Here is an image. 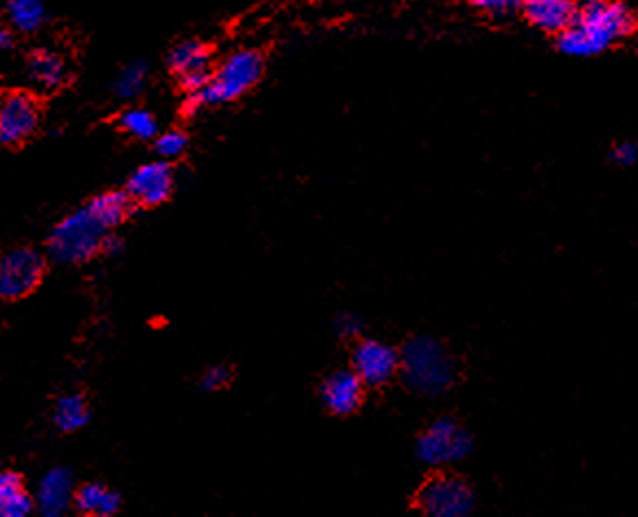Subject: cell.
Masks as SVG:
<instances>
[{"label": "cell", "instance_id": "obj_18", "mask_svg": "<svg viewBox=\"0 0 638 517\" xmlns=\"http://www.w3.org/2000/svg\"><path fill=\"white\" fill-rule=\"evenodd\" d=\"M75 506L84 515H99V517H110L118 510L121 500L114 491L105 489L103 484L88 482L75 491Z\"/></svg>", "mask_w": 638, "mask_h": 517}, {"label": "cell", "instance_id": "obj_25", "mask_svg": "<svg viewBox=\"0 0 638 517\" xmlns=\"http://www.w3.org/2000/svg\"><path fill=\"white\" fill-rule=\"evenodd\" d=\"M336 331L340 338H358L360 331H362V320L351 314V312H345V314H338L336 316V323H334Z\"/></svg>", "mask_w": 638, "mask_h": 517}, {"label": "cell", "instance_id": "obj_21", "mask_svg": "<svg viewBox=\"0 0 638 517\" xmlns=\"http://www.w3.org/2000/svg\"><path fill=\"white\" fill-rule=\"evenodd\" d=\"M118 123L123 127V133H127L139 141H152L159 137V123H157L154 114L148 110H141V108L125 110L121 114Z\"/></svg>", "mask_w": 638, "mask_h": 517}, {"label": "cell", "instance_id": "obj_17", "mask_svg": "<svg viewBox=\"0 0 638 517\" xmlns=\"http://www.w3.org/2000/svg\"><path fill=\"white\" fill-rule=\"evenodd\" d=\"M133 202L135 200L127 191L125 193L123 191H108V193L92 198L86 206L108 230H112L127 217V213H130Z\"/></svg>", "mask_w": 638, "mask_h": 517}, {"label": "cell", "instance_id": "obj_22", "mask_svg": "<svg viewBox=\"0 0 638 517\" xmlns=\"http://www.w3.org/2000/svg\"><path fill=\"white\" fill-rule=\"evenodd\" d=\"M146 81H148V64L141 60L133 62L118 73V77L114 81V92L121 99H135L146 88Z\"/></svg>", "mask_w": 638, "mask_h": 517}, {"label": "cell", "instance_id": "obj_24", "mask_svg": "<svg viewBox=\"0 0 638 517\" xmlns=\"http://www.w3.org/2000/svg\"><path fill=\"white\" fill-rule=\"evenodd\" d=\"M474 5L493 18H506L516 12H523L525 0H474Z\"/></svg>", "mask_w": 638, "mask_h": 517}, {"label": "cell", "instance_id": "obj_12", "mask_svg": "<svg viewBox=\"0 0 638 517\" xmlns=\"http://www.w3.org/2000/svg\"><path fill=\"white\" fill-rule=\"evenodd\" d=\"M75 504V482L73 474L64 467L47 471L36 491V506L47 517H60Z\"/></svg>", "mask_w": 638, "mask_h": 517}, {"label": "cell", "instance_id": "obj_11", "mask_svg": "<svg viewBox=\"0 0 638 517\" xmlns=\"http://www.w3.org/2000/svg\"><path fill=\"white\" fill-rule=\"evenodd\" d=\"M174 189V172L170 161H157L139 167L127 180V193L141 206L163 204Z\"/></svg>", "mask_w": 638, "mask_h": 517}, {"label": "cell", "instance_id": "obj_15", "mask_svg": "<svg viewBox=\"0 0 638 517\" xmlns=\"http://www.w3.org/2000/svg\"><path fill=\"white\" fill-rule=\"evenodd\" d=\"M29 77L42 90H58L66 81V64L64 60L47 49H38L27 60Z\"/></svg>", "mask_w": 638, "mask_h": 517}, {"label": "cell", "instance_id": "obj_10", "mask_svg": "<svg viewBox=\"0 0 638 517\" xmlns=\"http://www.w3.org/2000/svg\"><path fill=\"white\" fill-rule=\"evenodd\" d=\"M170 68L178 75L187 94L202 90L211 81V51L198 40L180 42L172 49L167 58Z\"/></svg>", "mask_w": 638, "mask_h": 517}, {"label": "cell", "instance_id": "obj_29", "mask_svg": "<svg viewBox=\"0 0 638 517\" xmlns=\"http://www.w3.org/2000/svg\"><path fill=\"white\" fill-rule=\"evenodd\" d=\"M14 47V36H12V31L10 29H3L0 31V49L3 51H10Z\"/></svg>", "mask_w": 638, "mask_h": 517}, {"label": "cell", "instance_id": "obj_16", "mask_svg": "<svg viewBox=\"0 0 638 517\" xmlns=\"http://www.w3.org/2000/svg\"><path fill=\"white\" fill-rule=\"evenodd\" d=\"M34 506L36 500L29 497L16 471L0 474V513L3 517H27Z\"/></svg>", "mask_w": 638, "mask_h": 517}, {"label": "cell", "instance_id": "obj_3", "mask_svg": "<svg viewBox=\"0 0 638 517\" xmlns=\"http://www.w3.org/2000/svg\"><path fill=\"white\" fill-rule=\"evenodd\" d=\"M262 73L264 60L258 51H237L228 55L202 90L187 94L185 114H196L200 108L239 99L262 79Z\"/></svg>", "mask_w": 638, "mask_h": 517}, {"label": "cell", "instance_id": "obj_7", "mask_svg": "<svg viewBox=\"0 0 638 517\" xmlns=\"http://www.w3.org/2000/svg\"><path fill=\"white\" fill-rule=\"evenodd\" d=\"M417 506L433 517H465L472 513L474 493L461 478L439 476L420 491Z\"/></svg>", "mask_w": 638, "mask_h": 517}, {"label": "cell", "instance_id": "obj_5", "mask_svg": "<svg viewBox=\"0 0 638 517\" xmlns=\"http://www.w3.org/2000/svg\"><path fill=\"white\" fill-rule=\"evenodd\" d=\"M472 450L470 434L452 419H437L417 441V456L430 467L465 458Z\"/></svg>", "mask_w": 638, "mask_h": 517}, {"label": "cell", "instance_id": "obj_1", "mask_svg": "<svg viewBox=\"0 0 638 517\" xmlns=\"http://www.w3.org/2000/svg\"><path fill=\"white\" fill-rule=\"evenodd\" d=\"M634 29L631 10L621 0H579L573 25L558 36V49L571 58H592Z\"/></svg>", "mask_w": 638, "mask_h": 517}, {"label": "cell", "instance_id": "obj_26", "mask_svg": "<svg viewBox=\"0 0 638 517\" xmlns=\"http://www.w3.org/2000/svg\"><path fill=\"white\" fill-rule=\"evenodd\" d=\"M230 379V370L222 364L217 366H211L204 377H202V388H207V391H220V388H224Z\"/></svg>", "mask_w": 638, "mask_h": 517}, {"label": "cell", "instance_id": "obj_4", "mask_svg": "<svg viewBox=\"0 0 638 517\" xmlns=\"http://www.w3.org/2000/svg\"><path fill=\"white\" fill-rule=\"evenodd\" d=\"M108 228L88 211V206L58 222L47 239V252L55 264H84L101 252Z\"/></svg>", "mask_w": 638, "mask_h": 517}, {"label": "cell", "instance_id": "obj_2", "mask_svg": "<svg viewBox=\"0 0 638 517\" xmlns=\"http://www.w3.org/2000/svg\"><path fill=\"white\" fill-rule=\"evenodd\" d=\"M400 373L411 391L420 395H443L454 383L456 366L441 342L413 338L400 351Z\"/></svg>", "mask_w": 638, "mask_h": 517}, {"label": "cell", "instance_id": "obj_8", "mask_svg": "<svg viewBox=\"0 0 638 517\" xmlns=\"http://www.w3.org/2000/svg\"><path fill=\"white\" fill-rule=\"evenodd\" d=\"M40 123V108L27 92H12L0 105V141L3 146H18L27 141Z\"/></svg>", "mask_w": 638, "mask_h": 517}, {"label": "cell", "instance_id": "obj_9", "mask_svg": "<svg viewBox=\"0 0 638 517\" xmlns=\"http://www.w3.org/2000/svg\"><path fill=\"white\" fill-rule=\"evenodd\" d=\"M353 370L366 386H381L400 370V353L379 340H364L353 351Z\"/></svg>", "mask_w": 638, "mask_h": 517}, {"label": "cell", "instance_id": "obj_13", "mask_svg": "<svg viewBox=\"0 0 638 517\" xmlns=\"http://www.w3.org/2000/svg\"><path fill=\"white\" fill-rule=\"evenodd\" d=\"M362 379L355 370H338L321 386V400L334 415H351L362 404Z\"/></svg>", "mask_w": 638, "mask_h": 517}, {"label": "cell", "instance_id": "obj_20", "mask_svg": "<svg viewBox=\"0 0 638 517\" xmlns=\"http://www.w3.org/2000/svg\"><path fill=\"white\" fill-rule=\"evenodd\" d=\"M53 421L62 432L82 430L90 421V408L82 395H64L53 411Z\"/></svg>", "mask_w": 638, "mask_h": 517}, {"label": "cell", "instance_id": "obj_28", "mask_svg": "<svg viewBox=\"0 0 638 517\" xmlns=\"http://www.w3.org/2000/svg\"><path fill=\"white\" fill-rule=\"evenodd\" d=\"M125 250V241L118 235H105L101 243V252L108 256H118Z\"/></svg>", "mask_w": 638, "mask_h": 517}, {"label": "cell", "instance_id": "obj_23", "mask_svg": "<svg viewBox=\"0 0 638 517\" xmlns=\"http://www.w3.org/2000/svg\"><path fill=\"white\" fill-rule=\"evenodd\" d=\"M154 150L163 161H174L185 154L187 137L183 133H178V129H170V133H163L157 137Z\"/></svg>", "mask_w": 638, "mask_h": 517}, {"label": "cell", "instance_id": "obj_19", "mask_svg": "<svg viewBox=\"0 0 638 517\" xmlns=\"http://www.w3.org/2000/svg\"><path fill=\"white\" fill-rule=\"evenodd\" d=\"M8 18L21 34H34L42 27L47 12L42 0H8Z\"/></svg>", "mask_w": 638, "mask_h": 517}, {"label": "cell", "instance_id": "obj_14", "mask_svg": "<svg viewBox=\"0 0 638 517\" xmlns=\"http://www.w3.org/2000/svg\"><path fill=\"white\" fill-rule=\"evenodd\" d=\"M575 0H525V18L545 34H562L575 21Z\"/></svg>", "mask_w": 638, "mask_h": 517}, {"label": "cell", "instance_id": "obj_27", "mask_svg": "<svg viewBox=\"0 0 638 517\" xmlns=\"http://www.w3.org/2000/svg\"><path fill=\"white\" fill-rule=\"evenodd\" d=\"M612 161L621 167H629L638 161V148L634 143H618L614 150H612Z\"/></svg>", "mask_w": 638, "mask_h": 517}, {"label": "cell", "instance_id": "obj_6", "mask_svg": "<svg viewBox=\"0 0 638 517\" xmlns=\"http://www.w3.org/2000/svg\"><path fill=\"white\" fill-rule=\"evenodd\" d=\"M45 275V258L34 248H16L0 262V294L3 299H23L32 294Z\"/></svg>", "mask_w": 638, "mask_h": 517}]
</instances>
